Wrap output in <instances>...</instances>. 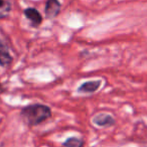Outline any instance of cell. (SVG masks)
<instances>
[{"mask_svg": "<svg viewBox=\"0 0 147 147\" xmlns=\"http://www.w3.org/2000/svg\"><path fill=\"white\" fill-rule=\"evenodd\" d=\"M20 116L30 126H36L51 117V110L49 106L42 104H32L22 108Z\"/></svg>", "mask_w": 147, "mask_h": 147, "instance_id": "cell-1", "label": "cell"}, {"mask_svg": "<svg viewBox=\"0 0 147 147\" xmlns=\"http://www.w3.org/2000/svg\"><path fill=\"white\" fill-rule=\"evenodd\" d=\"M59 11H61V3L59 0H47L45 8V16L47 18L53 19L57 17Z\"/></svg>", "mask_w": 147, "mask_h": 147, "instance_id": "cell-2", "label": "cell"}, {"mask_svg": "<svg viewBox=\"0 0 147 147\" xmlns=\"http://www.w3.org/2000/svg\"><path fill=\"white\" fill-rule=\"evenodd\" d=\"M93 123L99 127H112L115 124V119L109 114H98L93 118Z\"/></svg>", "mask_w": 147, "mask_h": 147, "instance_id": "cell-3", "label": "cell"}, {"mask_svg": "<svg viewBox=\"0 0 147 147\" xmlns=\"http://www.w3.org/2000/svg\"><path fill=\"white\" fill-rule=\"evenodd\" d=\"M12 57L9 53L8 47L5 43L0 39V65L3 67H7L12 63Z\"/></svg>", "mask_w": 147, "mask_h": 147, "instance_id": "cell-4", "label": "cell"}, {"mask_svg": "<svg viewBox=\"0 0 147 147\" xmlns=\"http://www.w3.org/2000/svg\"><path fill=\"white\" fill-rule=\"evenodd\" d=\"M24 15L27 19L31 22V24L33 26H38V25L41 24L42 22V16L39 13V11L35 8H26L24 10Z\"/></svg>", "mask_w": 147, "mask_h": 147, "instance_id": "cell-5", "label": "cell"}, {"mask_svg": "<svg viewBox=\"0 0 147 147\" xmlns=\"http://www.w3.org/2000/svg\"><path fill=\"white\" fill-rule=\"evenodd\" d=\"M102 82L101 81H88L85 82L84 84H82L78 88L79 93H95L96 91H98L101 87Z\"/></svg>", "mask_w": 147, "mask_h": 147, "instance_id": "cell-6", "label": "cell"}, {"mask_svg": "<svg viewBox=\"0 0 147 147\" xmlns=\"http://www.w3.org/2000/svg\"><path fill=\"white\" fill-rule=\"evenodd\" d=\"M65 147H83L84 146V140L78 137H69L63 143Z\"/></svg>", "mask_w": 147, "mask_h": 147, "instance_id": "cell-7", "label": "cell"}, {"mask_svg": "<svg viewBox=\"0 0 147 147\" xmlns=\"http://www.w3.org/2000/svg\"><path fill=\"white\" fill-rule=\"evenodd\" d=\"M11 10L10 0H0V18L7 16Z\"/></svg>", "mask_w": 147, "mask_h": 147, "instance_id": "cell-8", "label": "cell"}]
</instances>
